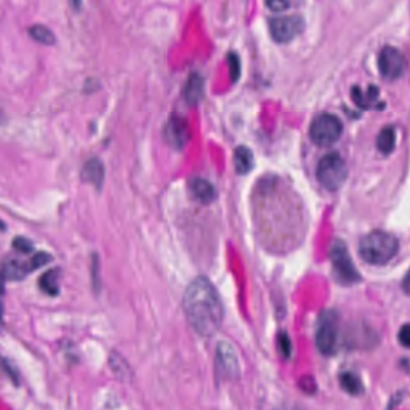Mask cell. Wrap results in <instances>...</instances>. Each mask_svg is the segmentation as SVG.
Masks as SVG:
<instances>
[{"label":"cell","instance_id":"1","mask_svg":"<svg viewBox=\"0 0 410 410\" xmlns=\"http://www.w3.org/2000/svg\"><path fill=\"white\" fill-rule=\"evenodd\" d=\"M183 308L191 327L202 337L217 334L223 324L224 308L219 294L205 277H197L186 288Z\"/></svg>","mask_w":410,"mask_h":410},{"label":"cell","instance_id":"2","mask_svg":"<svg viewBox=\"0 0 410 410\" xmlns=\"http://www.w3.org/2000/svg\"><path fill=\"white\" fill-rule=\"evenodd\" d=\"M398 248V239L393 235L385 231H373L360 241L358 252L366 263L382 266L396 257Z\"/></svg>","mask_w":410,"mask_h":410},{"label":"cell","instance_id":"3","mask_svg":"<svg viewBox=\"0 0 410 410\" xmlns=\"http://www.w3.org/2000/svg\"><path fill=\"white\" fill-rule=\"evenodd\" d=\"M338 313L334 310H324L320 314L315 332V344L323 355L331 356L336 353L338 344Z\"/></svg>","mask_w":410,"mask_h":410},{"label":"cell","instance_id":"4","mask_svg":"<svg viewBox=\"0 0 410 410\" xmlns=\"http://www.w3.org/2000/svg\"><path fill=\"white\" fill-rule=\"evenodd\" d=\"M348 176V169L338 153L326 154L316 167V178L327 191H338Z\"/></svg>","mask_w":410,"mask_h":410},{"label":"cell","instance_id":"5","mask_svg":"<svg viewBox=\"0 0 410 410\" xmlns=\"http://www.w3.org/2000/svg\"><path fill=\"white\" fill-rule=\"evenodd\" d=\"M330 257L334 266V277L341 284L352 285L361 281L358 268H355L353 259L350 258L348 249L342 241H336L331 246Z\"/></svg>","mask_w":410,"mask_h":410},{"label":"cell","instance_id":"6","mask_svg":"<svg viewBox=\"0 0 410 410\" xmlns=\"http://www.w3.org/2000/svg\"><path fill=\"white\" fill-rule=\"evenodd\" d=\"M343 133V125L337 116L321 114L315 117L310 128V138L319 146H330Z\"/></svg>","mask_w":410,"mask_h":410},{"label":"cell","instance_id":"7","mask_svg":"<svg viewBox=\"0 0 410 410\" xmlns=\"http://www.w3.org/2000/svg\"><path fill=\"white\" fill-rule=\"evenodd\" d=\"M270 32L277 43H288L302 33L305 21L299 14L281 16L270 19Z\"/></svg>","mask_w":410,"mask_h":410},{"label":"cell","instance_id":"8","mask_svg":"<svg viewBox=\"0 0 410 410\" xmlns=\"http://www.w3.org/2000/svg\"><path fill=\"white\" fill-rule=\"evenodd\" d=\"M379 70L382 76L389 80H396L404 74L407 61L404 54L392 46H385L379 53Z\"/></svg>","mask_w":410,"mask_h":410},{"label":"cell","instance_id":"9","mask_svg":"<svg viewBox=\"0 0 410 410\" xmlns=\"http://www.w3.org/2000/svg\"><path fill=\"white\" fill-rule=\"evenodd\" d=\"M217 368L224 377L233 378L239 373V361L229 343H220L217 349Z\"/></svg>","mask_w":410,"mask_h":410},{"label":"cell","instance_id":"10","mask_svg":"<svg viewBox=\"0 0 410 410\" xmlns=\"http://www.w3.org/2000/svg\"><path fill=\"white\" fill-rule=\"evenodd\" d=\"M32 271H33V268H32L30 261L24 263L19 259H8V260H5L4 265H3V273H4L5 278L9 281L22 279Z\"/></svg>","mask_w":410,"mask_h":410},{"label":"cell","instance_id":"11","mask_svg":"<svg viewBox=\"0 0 410 410\" xmlns=\"http://www.w3.org/2000/svg\"><path fill=\"white\" fill-rule=\"evenodd\" d=\"M104 165L98 158H91L86 162L82 169V178L87 183H91L96 186H100L104 182Z\"/></svg>","mask_w":410,"mask_h":410},{"label":"cell","instance_id":"12","mask_svg":"<svg viewBox=\"0 0 410 410\" xmlns=\"http://www.w3.org/2000/svg\"><path fill=\"white\" fill-rule=\"evenodd\" d=\"M189 186H191V191H193V195L204 204H208L215 199V186L205 178L194 177L193 180H191Z\"/></svg>","mask_w":410,"mask_h":410},{"label":"cell","instance_id":"13","mask_svg":"<svg viewBox=\"0 0 410 410\" xmlns=\"http://www.w3.org/2000/svg\"><path fill=\"white\" fill-rule=\"evenodd\" d=\"M166 134L169 140L175 146H182L183 143H186L188 138V125L184 120L178 117H172L167 125Z\"/></svg>","mask_w":410,"mask_h":410},{"label":"cell","instance_id":"14","mask_svg":"<svg viewBox=\"0 0 410 410\" xmlns=\"http://www.w3.org/2000/svg\"><path fill=\"white\" fill-rule=\"evenodd\" d=\"M234 162L237 173L246 175L253 169V153L248 147L239 146L235 149Z\"/></svg>","mask_w":410,"mask_h":410},{"label":"cell","instance_id":"15","mask_svg":"<svg viewBox=\"0 0 410 410\" xmlns=\"http://www.w3.org/2000/svg\"><path fill=\"white\" fill-rule=\"evenodd\" d=\"M202 91H204L202 77L199 74H191L186 82V88H184L186 100L189 104H196L197 101L200 100Z\"/></svg>","mask_w":410,"mask_h":410},{"label":"cell","instance_id":"16","mask_svg":"<svg viewBox=\"0 0 410 410\" xmlns=\"http://www.w3.org/2000/svg\"><path fill=\"white\" fill-rule=\"evenodd\" d=\"M339 384L344 391L348 392L349 395L358 396L363 392V384L361 378L358 377L356 373L342 372L339 376Z\"/></svg>","mask_w":410,"mask_h":410},{"label":"cell","instance_id":"17","mask_svg":"<svg viewBox=\"0 0 410 410\" xmlns=\"http://www.w3.org/2000/svg\"><path fill=\"white\" fill-rule=\"evenodd\" d=\"M59 272L58 270H50L46 273H43L40 281H39V285L40 289L46 292L50 296H57L59 294Z\"/></svg>","mask_w":410,"mask_h":410},{"label":"cell","instance_id":"18","mask_svg":"<svg viewBox=\"0 0 410 410\" xmlns=\"http://www.w3.org/2000/svg\"><path fill=\"white\" fill-rule=\"evenodd\" d=\"M396 146V130L387 127L379 133L377 138V147L384 154H390Z\"/></svg>","mask_w":410,"mask_h":410},{"label":"cell","instance_id":"19","mask_svg":"<svg viewBox=\"0 0 410 410\" xmlns=\"http://www.w3.org/2000/svg\"><path fill=\"white\" fill-rule=\"evenodd\" d=\"M353 99L358 106L368 109L374 105V101L377 100L378 94H379V89L376 86H371L368 88L367 94H363L361 89H358V87L353 88Z\"/></svg>","mask_w":410,"mask_h":410},{"label":"cell","instance_id":"20","mask_svg":"<svg viewBox=\"0 0 410 410\" xmlns=\"http://www.w3.org/2000/svg\"><path fill=\"white\" fill-rule=\"evenodd\" d=\"M28 32L30 36L39 43H45V45H51L54 43V35H53L52 30L43 24H34L29 28Z\"/></svg>","mask_w":410,"mask_h":410},{"label":"cell","instance_id":"21","mask_svg":"<svg viewBox=\"0 0 410 410\" xmlns=\"http://www.w3.org/2000/svg\"><path fill=\"white\" fill-rule=\"evenodd\" d=\"M278 345L281 350V355L285 358H289L292 353V343L291 339L286 332H281L278 334Z\"/></svg>","mask_w":410,"mask_h":410},{"label":"cell","instance_id":"22","mask_svg":"<svg viewBox=\"0 0 410 410\" xmlns=\"http://www.w3.org/2000/svg\"><path fill=\"white\" fill-rule=\"evenodd\" d=\"M228 61H229L230 72H231V78L233 81L239 80V74H241V63L239 58L235 52H230L228 54Z\"/></svg>","mask_w":410,"mask_h":410},{"label":"cell","instance_id":"23","mask_svg":"<svg viewBox=\"0 0 410 410\" xmlns=\"http://www.w3.org/2000/svg\"><path fill=\"white\" fill-rule=\"evenodd\" d=\"M52 257L50 254L45 253V252H40V253L35 254L33 258L30 259V265L32 268L34 270H38V268H43L46 263L51 261Z\"/></svg>","mask_w":410,"mask_h":410},{"label":"cell","instance_id":"24","mask_svg":"<svg viewBox=\"0 0 410 410\" xmlns=\"http://www.w3.org/2000/svg\"><path fill=\"white\" fill-rule=\"evenodd\" d=\"M12 246H14V249H17L21 253L29 254L34 250L33 244L29 239H24V237H16L14 239Z\"/></svg>","mask_w":410,"mask_h":410},{"label":"cell","instance_id":"25","mask_svg":"<svg viewBox=\"0 0 410 410\" xmlns=\"http://www.w3.org/2000/svg\"><path fill=\"white\" fill-rule=\"evenodd\" d=\"M398 342L404 348L410 349V324L403 325L398 331Z\"/></svg>","mask_w":410,"mask_h":410},{"label":"cell","instance_id":"26","mask_svg":"<svg viewBox=\"0 0 410 410\" xmlns=\"http://www.w3.org/2000/svg\"><path fill=\"white\" fill-rule=\"evenodd\" d=\"M270 9L273 11H281V10H285L290 6V3L288 1H278V0H273V1H268L266 3Z\"/></svg>","mask_w":410,"mask_h":410},{"label":"cell","instance_id":"27","mask_svg":"<svg viewBox=\"0 0 410 410\" xmlns=\"http://www.w3.org/2000/svg\"><path fill=\"white\" fill-rule=\"evenodd\" d=\"M402 289L406 292V295L410 296V268L402 281Z\"/></svg>","mask_w":410,"mask_h":410},{"label":"cell","instance_id":"28","mask_svg":"<svg viewBox=\"0 0 410 410\" xmlns=\"http://www.w3.org/2000/svg\"><path fill=\"white\" fill-rule=\"evenodd\" d=\"M277 410H303L301 409L300 407L296 406H281V408H278Z\"/></svg>","mask_w":410,"mask_h":410}]
</instances>
